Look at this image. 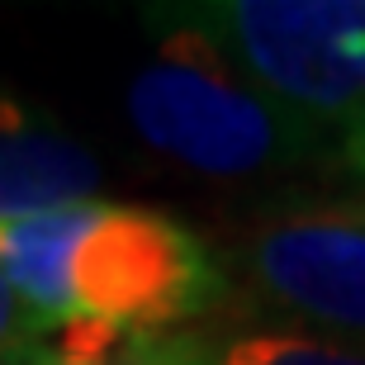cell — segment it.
I'll return each instance as SVG.
<instances>
[{"label": "cell", "instance_id": "6da1fadb", "mask_svg": "<svg viewBox=\"0 0 365 365\" xmlns=\"http://www.w3.org/2000/svg\"><path fill=\"white\" fill-rule=\"evenodd\" d=\"M0 271L53 327L185 332L228 299L200 232L166 209L71 200L0 223Z\"/></svg>", "mask_w": 365, "mask_h": 365}, {"label": "cell", "instance_id": "7a4b0ae2", "mask_svg": "<svg viewBox=\"0 0 365 365\" xmlns=\"http://www.w3.org/2000/svg\"><path fill=\"white\" fill-rule=\"evenodd\" d=\"M157 53L128 81V119L162 157L214 180L341 162L337 138L237 71L200 29L152 5Z\"/></svg>", "mask_w": 365, "mask_h": 365}, {"label": "cell", "instance_id": "3957f363", "mask_svg": "<svg viewBox=\"0 0 365 365\" xmlns=\"http://www.w3.org/2000/svg\"><path fill=\"white\" fill-rule=\"evenodd\" d=\"M237 71L337 138L365 171V0H200L166 5Z\"/></svg>", "mask_w": 365, "mask_h": 365}, {"label": "cell", "instance_id": "277c9868", "mask_svg": "<svg viewBox=\"0 0 365 365\" xmlns=\"http://www.w3.org/2000/svg\"><path fill=\"white\" fill-rule=\"evenodd\" d=\"M247 284L289 323L365 346V214H284L237 252Z\"/></svg>", "mask_w": 365, "mask_h": 365}, {"label": "cell", "instance_id": "5b68a950", "mask_svg": "<svg viewBox=\"0 0 365 365\" xmlns=\"http://www.w3.org/2000/svg\"><path fill=\"white\" fill-rule=\"evenodd\" d=\"M100 166L48 114L0 95V223L53 204L95 200Z\"/></svg>", "mask_w": 365, "mask_h": 365}, {"label": "cell", "instance_id": "8992f818", "mask_svg": "<svg viewBox=\"0 0 365 365\" xmlns=\"http://www.w3.org/2000/svg\"><path fill=\"white\" fill-rule=\"evenodd\" d=\"M38 365H214L204 332H123L100 323L57 327L38 346Z\"/></svg>", "mask_w": 365, "mask_h": 365}, {"label": "cell", "instance_id": "52a82bcc", "mask_svg": "<svg viewBox=\"0 0 365 365\" xmlns=\"http://www.w3.org/2000/svg\"><path fill=\"white\" fill-rule=\"evenodd\" d=\"M209 337V332H204ZM214 365H365V346L341 341L332 332L271 318V323H242L209 337Z\"/></svg>", "mask_w": 365, "mask_h": 365}, {"label": "cell", "instance_id": "ba28073f", "mask_svg": "<svg viewBox=\"0 0 365 365\" xmlns=\"http://www.w3.org/2000/svg\"><path fill=\"white\" fill-rule=\"evenodd\" d=\"M53 332H57V327L48 323L43 313L29 309L24 299H19V289H14V284L5 280V271H0V361L38 351Z\"/></svg>", "mask_w": 365, "mask_h": 365}, {"label": "cell", "instance_id": "9c48e42d", "mask_svg": "<svg viewBox=\"0 0 365 365\" xmlns=\"http://www.w3.org/2000/svg\"><path fill=\"white\" fill-rule=\"evenodd\" d=\"M0 365H38V351H29V356H10V361H0Z\"/></svg>", "mask_w": 365, "mask_h": 365}, {"label": "cell", "instance_id": "30bf717a", "mask_svg": "<svg viewBox=\"0 0 365 365\" xmlns=\"http://www.w3.org/2000/svg\"><path fill=\"white\" fill-rule=\"evenodd\" d=\"M361 176H365V171H361Z\"/></svg>", "mask_w": 365, "mask_h": 365}, {"label": "cell", "instance_id": "8fae6325", "mask_svg": "<svg viewBox=\"0 0 365 365\" xmlns=\"http://www.w3.org/2000/svg\"><path fill=\"white\" fill-rule=\"evenodd\" d=\"M361 214H365V209H361Z\"/></svg>", "mask_w": 365, "mask_h": 365}]
</instances>
